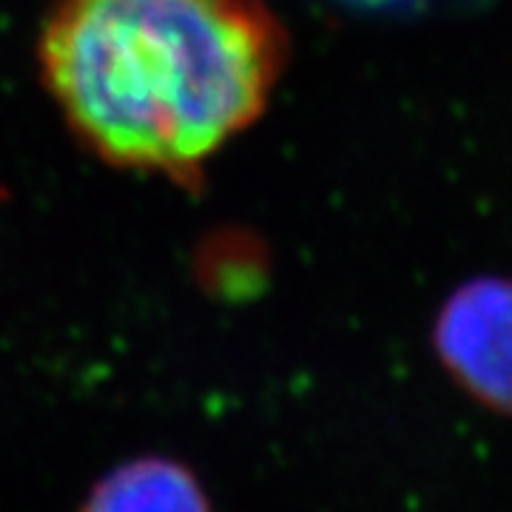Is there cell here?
I'll return each instance as SVG.
<instances>
[{"instance_id":"1","label":"cell","mask_w":512,"mask_h":512,"mask_svg":"<svg viewBox=\"0 0 512 512\" xmlns=\"http://www.w3.org/2000/svg\"><path fill=\"white\" fill-rule=\"evenodd\" d=\"M288 57L265 0H60L37 46L46 92L97 160L177 185L265 114Z\"/></svg>"},{"instance_id":"2","label":"cell","mask_w":512,"mask_h":512,"mask_svg":"<svg viewBox=\"0 0 512 512\" xmlns=\"http://www.w3.org/2000/svg\"><path fill=\"white\" fill-rule=\"evenodd\" d=\"M433 348L470 399L512 416V276H478L450 293Z\"/></svg>"},{"instance_id":"3","label":"cell","mask_w":512,"mask_h":512,"mask_svg":"<svg viewBox=\"0 0 512 512\" xmlns=\"http://www.w3.org/2000/svg\"><path fill=\"white\" fill-rule=\"evenodd\" d=\"M80 512H211V501L183 461L143 456L100 478Z\"/></svg>"}]
</instances>
